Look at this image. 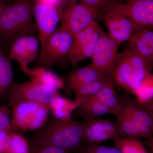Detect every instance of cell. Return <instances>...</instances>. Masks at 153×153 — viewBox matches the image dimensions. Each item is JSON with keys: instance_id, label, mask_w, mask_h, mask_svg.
<instances>
[{"instance_id": "obj_7", "label": "cell", "mask_w": 153, "mask_h": 153, "mask_svg": "<svg viewBox=\"0 0 153 153\" xmlns=\"http://www.w3.org/2000/svg\"><path fill=\"white\" fill-rule=\"evenodd\" d=\"M74 37L63 25L57 27L40 52L41 66L49 69L65 57L71 48Z\"/></svg>"}, {"instance_id": "obj_25", "label": "cell", "mask_w": 153, "mask_h": 153, "mask_svg": "<svg viewBox=\"0 0 153 153\" xmlns=\"http://www.w3.org/2000/svg\"><path fill=\"white\" fill-rule=\"evenodd\" d=\"M112 140L115 147L122 153H148L143 143L136 138L118 136Z\"/></svg>"}, {"instance_id": "obj_12", "label": "cell", "mask_w": 153, "mask_h": 153, "mask_svg": "<svg viewBox=\"0 0 153 153\" xmlns=\"http://www.w3.org/2000/svg\"><path fill=\"white\" fill-rule=\"evenodd\" d=\"M40 45L39 39L35 36H21L12 45L8 57L19 63L20 69L25 74L30 63L38 57Z\"/></svg>"}, {"instance_id": "obj_35", "label": "cell", "mask_w": 153, "mask_h": 153, "mask_svg": "<svg viewBox=\"0 0 153 153\" xmlns=\"http://www.w3.org/2000/svg\"><path fill=\"white\" fill-rule=\"evenodd\" d=\"M136 1V0H126L127 2L131 1Z\"/></svg>"}, {"instance_id": "obj_28", "label": "cell", "mask_w": 153, "mask_h": 153, "mask_svg": "<svg viewBox=\"0 0 153 153\" xmlns=\"http://www.w3.org/2000/svg\"><path fill=\"white\" fill-rule=\"evenodd\" d=\"M30 153H71L61 148L42 144L30 139Z\"/></svg>"}, {"instance_id": "obj_21", "label": "cell", "mask_w": 153, "mask_h": 153, "mask_svg": "<svg viewBox=\"0 0 153 153\" xmlns=\"http://www.w3.org/2000/svg\"><path fill=\"white\" fill-rule=\"evenodd\" d=\"M117 126L120 136L122 137H142L130 113L122 106L115 115Z\"/></svg>"}, {"instance_id": "obj_4", "label": "cell", "mask_w": 153, "mask_h": 153, "mask_svg": "<svg viewBox=\"0 0 153 153\" xmlns=\"http://www.w3.org/2000/svg\"><path fill=\"white\" fill-rule=\"evenodd\" d=\"M100 10L103 13H113L123 16L142 27H153V0H136L125 4L117 2Z\"/></svg>"}, {"instance_id": "obj_32", "label": "cell", "mask_w": 153, "mask_h": 153, "mask_svg": "<svg viewBox=\"0 0 153 153\" xmlns=\"http://www.w3.org/2000/svg\"><path fill=\"white\" fill-rule=\"evenodd\" d=\"M4 7L3 6L2 2L0 1V16H1L2 12L4 10Z\"/></svg>"}, {"instance_id": "obj_30", "label": "cell", "mask_w": 153, "mask_h": 153, "mask_svg": "<svg viewBox=\"0 0 153 153\" xmlns=\"http://www.w3.org/2000/svg\"><path fill=\"white\" fill-rule=\"evenodd\" d=\"M12 130H7L0 132V153H4L8 139Z\"/></svg>"}, {"instance_id": "obj_15", "label": "cell", "mask_w": 153, "mask_h": 153, "mask_svg": "<svg viewBox=\"0 0 153 153\" xmlns=\"http://www.w3.org/2000/svg\"><path fill=\"white\" fill-rule=\"evenodd\" d=\"M129 49L142 55L152 64L153 32L149 29L140 30L129 39Z\"/></svg>"}, {"instance_id": "obj_18", "label": "cell", "mask_w": 153, "mask_h": 153, "mask_svg": "<svg viewBox=\"0 0 153 153\" xmlns=\"http://www.w3.org/2000/svg\"><path fill=\"white\" fill-rule=\"evenodd\" d=\"M88 100L100 102L109 109L111 114L115 116L122 108L120 95L115 90L111 79L95 95Z\"/></svg>"}, {"instance_id": "obj_10", "label": "cell", "mask_w": 153, "mask_h": 153, "mask_svg": "<svg viewBox=\"0 0 153 153\" xmlns=\"http://www.w3.org/2000/svg\"><path fill=\"white\" fill-rule=\"evenodd\" d=\"M33 13L38 32L41 51L47 40L57 28L61 13L55 7L37 1L33 7Z\"/></svg>"}, {"instance_id": "obj_23", "label": "cell", "mask_w": 153, "mask_h": 153, "mask_svg": "<svg viewBox=\"0 0 153 153\" xmlns=\"http://www.w3.org/2000/svg\"><path fill=\"white\" fill-rule=\"evenodd\" d=\"M14 82L11 60L0 51V99L7 97Z\"/></svg>"}, {"instance_id": "obj_8", "label": "cell", "mask_w": 153, "mask_h": 153, "mask_svg": "<svg viewBox=\"0 0 153 153\" xmlns=\"http://www.w3.org/2000/svg\"><path fill=\"white\" fill-rule=\"evenodd\" d=\"M121 44L102 31L97 44L91 65L105 75L110 76L117 61Z\"/></svg>"}, {"instance_id": "obj_31", "label": "cell", "mask_w": 153, "mask_h": 153, "mask_svg": "<svg viewBox=\"0 0 153 153\" xmlns=\"http://www.w3.org/2000/svg\"><path fill=\"white\" fill-rule=\"evenodd\" d=\"M37 1L49 5L53 6L58 9L62 0H38Z\"/></svg>"}, {"instance_id": "obj_17", "label": "cell", "mask_w": 153, "mask_h": 153, "mask_svg": "<svg viewBox=\"0 0 153 153\" xmlns=\"http://www.w3.org/2000/svg\"><path fill=\"white\" fill-rule=\"evenodd\" d=\"M25 74L30 76L31 81L58 91L65 88L62 78L49 69L42 66L28 68Z\"/></svg>"}, {"instance_id": "obj_36", "label": "cell", "mask_w": 153, "mask_h": 153, "mask_svg": "<svg viewBox=\"0 0 153 153\" xmlns=\"http://www.w3.org/2000/svg\"><path fill=\"white\" fill-rule=\"evenodd\" d=\"M0 1L1 2H3V0H0Z\"/></svg>"}, {"instance_id": "obj_16", "label": "cell", "mask_w": 153, "mask_h": 153, "mask_svg": "<svg viewBox=\"0 0 153 153\" xmlns=\"http://www.w3.org/2000/svg\"><path fill=\"white\" fill-rule=\"evenodd\" d=\"M106 75L90 64L70 72L66 78V85L70 90L73 91L82 85L101 79Z\"/></svg>"}, {"instance_id": "obj_20", "label": "cell", "mask_w": 153, "mask_h": 153, "mask_svg": "<svg viewBox=\"0 0 153 153\" xmlns=\"http://www.w3.org/2000/svg\"><path fill=\"white\" fill-rule=\"evenodd\" d=\"M79 104L76 100L72 101L58 94L49 104L50 112L55 119H71V113Z\"/></svg>"}, {"instance_id": "obj_27", "label": "cell", "mask_w": 153, "mask_h": 153, "mask_svg": "<svg viewBox=\"0 0 153 153\" xmlns=\"http://www.w3.org/2000/svg\"><path fill=\"white\" fill-rule=\"evenodd\" d=\"M133 94L136 96L137 100L141 103L152 102L153 75L150 74L147 76Z\"/></svg>"}, {"instance_id": "obj_3", "label": "cell", "mask_w": 153, "mask_h": 153, "mask_svg": "<svg viewBox=\"0 0 153 153\" xmlns=\"http://www.w3.org/2000/svg\"><path fill=\"white\" fill-rule=\"evenodd\" d=\"M12 107L10 123L13 131H37L47 124L50 112L49 105L22 102Z\"/></svg>"}, {"instance_id": "obj_14", "label": "cell", "mask_w": 153, "mask_h": 153, "mask_svg": "<svg viewBox=\"0 0 153 153\" xmlns=\"http://www.w3.org/2000/svg\"><path fill=\"white\" fill-rule=\"evenodd\" d=\"M85 122L82 136L83 143L99 144L120 136L116 122L100 119Z\"/></svg>"}, {"instance_id": "obj_24", "label": "cell", "mask_w": 153, "mask_h": 153, "mask_svg": "<svg viewBox=\"0 0 153 153\" xmlns=\"http://www.w3.org/2000/svg\"><path fill=\"white\" fill-rule=\"evenodd\" d=\"M110 76L106 75L85 85H82L72 91L75 96V100L79 103L89 99L98 92L110 79Z\"/></svg>"}, {"instance_id": "obj_26", "label": "cell", "mask_w": 153, "mask_h": 153, "mask_svg": "<svg viewBox=\"0 0 153 153\" xmlns=\"http://www.w3.org/2000/svg\"><path fill=\"white\" fill-rule=\"evenodd\" d=\"M4 153H30L29 140L18 132L12 131Z\"/></svg>"}, {"instance_id": "obj_5", "label": "cell", "mask_w": 153, "mask_h": 153, "mask_svg": "<svg viewBox=\"0 0 153 153\" xmlns=\"http://www.w3.org/2000/svg\"><path fill=\"white\" fill-rule=\"evenodd\" d=\"M102 31L98 22L94 21L78 33L65 56L68 62L75 66L82 60L91 58Z\"/></svg>"}, {"instance_id": "obj_9", "label": "cell", "mask_w": 153, "mask_h": 153, "mask_svg": "<svg viewBox=\"0 0 153 153\" xmlns=\"http://www.w3.org/2000/svg\"><path fill=\"white\" fill-rule=\"evenodd\" d=\"M99 9L81 3H71L60 14V20L74 38L98 16Z\"/></svg>"}, {"instance_id": "obj_2", "label": "cell", "mask_w": 153, "mask_h": 153, "mask_svg": "<svg viewBox=\"0 0 153 153\" xmlns=\"http://www.w3.org/2000/svg\"><path fill=\"white\" fill-rule=\"evenodd\" d=\"M33 8L29 0H17L4 7L0 16V35L8 38L33 30Z\"/></svg>"}, {"instance_id": "obj_33", "label": "cell", "mask_w": 153, "mask_h": 153, "mask_svg": "<svg viewBox=\"0 0 153 153\" xmlns=\"http://www.w3.org/2000/svg\"><path fill=\"white\" fill-rule=\"evenodd\" d=\"M112 153H122L116 147H114Z\"/></svg>"}, {"instance_id": "obj_19", "label": "cell", "mask_w": 153, "mask_h": 153, "mask_svg": "<svg viewBox=\"0 0 153 153\" xmlns=\"http://www.w3.org/2000/svg\"><path fill=\"white\" fill-rule=\"evenodd\" d=\"M108 114H111L110 111L103 103L97 100H88L79 103L74 110L73 117L82 118L84 121H89Z\"/></svg>"}, {"instance_id": "obj_6", "label": "cell", "mask_w": 153, "mask_h": 153, "mask_svg": "<svg viewBox=\"0 0 153 153\" xmlns=\"http://www.w3.org/2000/svg\"><path fill=\"white\" fill-rule=\"evenodd\" d=\"M58 94L57 91L30 80L22 83L14 82L7 98L11 107L22 102H33L49 105Z\"/></svg>"}, {"instance_id": "obj_22", "label": "cell", "mask_w": 153, "mask_h": 153, "mask_svg": "<svg viewBox=\"0 0 153 153\" xmlns=\"http://www.w3.org/2000/svg\"><path fill=\"white\" fill-rule=\"evenodd\" d=\"M132 68L124 52L119 54L116 64L111 75L112 81L126 90Z\"/></svg>"}, {"instance_id": "obj_34", "label": "cell", "mask_w": 153, "mask_h": 153, "mask_svg": "<svg viewBox=\"0 0 153 153\" xmlns=\"http://www.w3.org/2000/svg\"><path fill=\"white\" fill-rule=\"evenodd\" d=\"M70 1L71 2V3H74L76 1H78V0H70ZM80 1V0H79Z\"/></svg>"}, {"instance_id": "obj_13", "label": "cell", "mask_w": 153, "mask_h": 153, "mask_svg": "<svg viewBox=\"0 0 153 153\" xmlns=\"http://www.w3.org/2000/svg\"><path fill=\"white\" fill-rule=\"evenodd\" d=\"M104 14V20L108 30V35L121 44L128 41L136 32L148 29L136 25L128 18L119 14L110 13Z\"/></svg>"}, {"instance_id": "obj_29", "label": "cell", "mask_w": 153, "mask_h": 153, "mask_svg": "<svg viewBox=\"0 0 153 153\" xmlns=\"http://www.w3.org/2000/svg\"><path fill=\"white\" fill-rule=\"evenodd\" d=\"M11 111L8 106L4 105L0 106V132L12 130L10 123Z\"/></svg>"}, {"instance_id": "obj_11", "label": "cell", "mask_w": 153, "mask_h": 153, "mask_svg": "<svg viewBox=\"0 0 153 153\" xmlns=\"http://www.w3.org/2000/svg\"><path fill=\"white\" fill-rule=\"evenodd\" d=\"M122 106L130 113L142 137H152L153 133V102L141 103L129 97L120 95Z\"/></svg>"}, {"instance_id": "obj_1", "label": "cell", "mask_w": 153, "mask_h": 153, "mask_svg": "<svg viewBox=\"0 0 153 153\" xmlns=\"http://www.w3.org/2000/svg\"><path fill=\"white\" fill-rule=\"evenodd\" d=\"M85 121L75 120H53L36 131L30 139L47 146L78 153L83 144Z\"/></svg>"}]
</instances>
